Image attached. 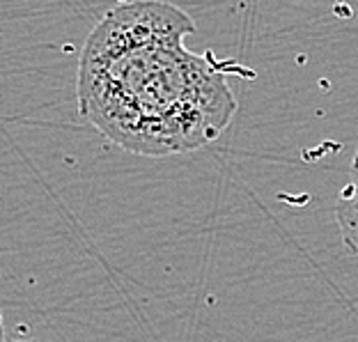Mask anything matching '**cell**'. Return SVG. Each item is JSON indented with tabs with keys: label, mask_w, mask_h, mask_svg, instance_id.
Segmentation results:
<instances>
[{
	"label": "cell",
	"mask_w": 358,
	"mask_h": 342,
	"mask_svg": "<svg viewBox=\"0 0 358 342\" xmlns=\"http://www.w3.org/2000/svg\"><path fill=\"white\" fill-rule=\"evenodd\" d=\"M191 16L161 0L110 10L90 32L78 62V111L110 143L170 157L216 141L237 113L225 64L195 55Z\"/></svg>",
	"instance_id": "cell-1"
},
{
	"label": "cell",
	"mask_w": 358,
	"mask_h": 342,
	"mask_svg": "<svg viewBox=\"0 0 358 342\" xmlns=\"http://www.w3.org/2000/svg\"><path fill=\"white\" fill-rule=\"evenodd\" d=\"M336 218L345 248L358 257V186H347L336 205Z\"/></svg>",
	"instance_id": "cell-2"
},
{
	"label": "cell",
	"mask_w": 358,
	"mask_h": 342,
	"mask_svg": "<svg viewBox=\"0 0 358 342\" xmlns=\"http://www.w3.org/2000/svg\"><path fill=\"white\" fill-rule=\"evenodd\" d=\"M352 179H354V184L358 186V148H356V154H354V166H352Z\"/></svg>",
	"instance_id": "cell-3"
},
{
	"label": "cell",
	"mask_w": 358,
	"mask_h": 342,
	"mask_svg": "<svg viewBox=\"0 0 358 342\" xmlns=\"http://www.w3.org/2000/svg\"><path fill=\"white\" fill-rule=\"evenodd\" d=\"M5 342H37V340H28V338H16V340H5Z\"/></svg>",
	"instance_id": "cell-4"
}]
</instances>
